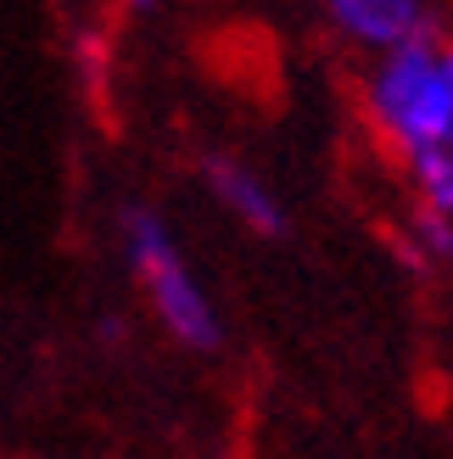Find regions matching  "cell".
<instances>
[{"instance_id": "5", "label": "cell", "mask_w": 453, "mask_h": 459, "mask_svg": "<svg viewBox=\"0 0 453 459\" xmlns=\"http://www.w3.org/2000/svg\"><path fill=\"white\" fill-rule=\"evenodd\" d=\"M403 163H409L415 196L425 202V208H437V213H453V129L442 134V141H432V146L409 152Z\"/></svg>"}, {"instance_id": "6", "label": "cell", "mask_w": 453, "mask_h": 459, "mask_svg": "<svg viewBox=\"0 0 453 459\" xmlns=\"http://www.w3.org/2000/svg\"><path fill=\"white\" fill-rule=\"evenodd\" d=\"M409 247L415 258H432V264H453V213H437V208H415L409 219Z\"/></svg>"}, {"instance_id": "3", "label": "cell", "mask_w": 453, "mask_h": 459, "mask_svg": "<svg viewBox=\"0 0 453 459\" xmlns=\"http://www.w3.org/2000/svg\"><path fill=\"white\" fill-rule=\"evenodd\" d=\"M201 179H208L213 202L241 230H252V236H263V241H280L291 230V213L275 196V186H269L263 174H252L246 163H235V157H208V163H201Z\"/></svg>"}, {"instance_id": "1", "label": "cell", "mask_w": 453, "mask_h": 459, "mask_svg": "<svg viewBox=\"0 0 453 459\" xmlns=\"http://www.w3.org/2000/svg\"><path fill=\"white\" fill-rule=\"evenodd\" d=\"M364 112L397 157L442 141L453 129V45L437 39L432 29L409 45L380 51L375 74L364 84Z\"/></svg>"}, {"instance_id": "2", "label": "cell", "mask_w": 453, "mask_h": 459, "mask_svg": "<svg viewBox=\"0 0 453 459\" xmlns=\"http://www.w3.org/2000/svg\"><path fill=\"white\" fill-rule=\"evenodd\" d=\"M118 236H124L129 274L141 281L157 325H163L179 348H191V353H218L224 348L218 303L208 297V286L196 281V269H191L185 252H179L168 219L157 208H124L118 213Z\"/></svg>"}, {"instance_id": "4", "label": "cell", "mask_w": 453, "mask_h": 459, "mask_svg": "<svg viewBox=\"0 0 453 459\" xmlns=\"http://www.w3.org/2000/svg\"><path fill=\"white\" fill-rule=\"evenodd\" d=\"M325 12L364 51H392V45L432 34V12L420 0H325Z\"/></svg>"}, {"instance_id": "7", "label": "cell", "mask_w": 453, "mask_h": 459, "mask_svg": "<svg viewBox=\"0 0 453 459\" xmlns=\"http://www.w3.org/2000/svg\"><path fill=\"white\" fill-rule=\"evenodd\" d=\"M129 6H141V12H151V6H157V0H129Z\"/></svg>"}]
</instances>
